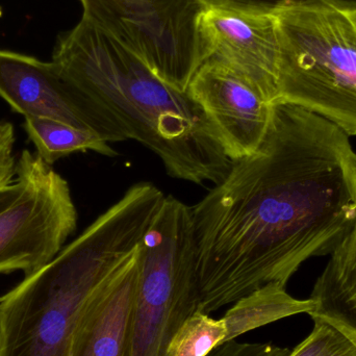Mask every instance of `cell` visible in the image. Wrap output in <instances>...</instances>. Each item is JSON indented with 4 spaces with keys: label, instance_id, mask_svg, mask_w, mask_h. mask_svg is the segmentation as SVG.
I'll list each match as a JSON object with an SVG mask.
<instances>
[{
    "label": "cell",
    "instance_id": "cell-14",
    "mask_svg": "<svg viewBox=\"0 0 356 356\" xmlns=\"http://www.w3.org/2000/svg\"><path fill=\"white\" fill-rule=\"evenodd\" d=\"M24 119V131L35 145L37 154L47 164L52 165L74 152H94L110 158L118 156L111 143L93 131L51 119Z\"/></svg>",
    "mask_w": 356,
    "mask_h": 356
},
{
    "label": "cell",
    "instance_id": "cell-12",
    "mask_svg": "<svg viewBox=\"0 0 356 356\" xmlns=\"http://www.w3.org/2000/svg\"><path fill=\"white\" fill-rule=\"evenodd\" d=\"M330 255L309 297L315 302L309 316L327 320L356 342V222Z\"/></svg>",
    "mask_w": 356,
    "mask_h": 356
},
{
    "label": "cell",
    "instance_id": "cell-3",
    "mask_svg": "<svg viewBox=\"0 0 356 356\" xmlns=\"http://www.w3.org/2000/svg\"><path fill=\"white\" fill-rule=\"evenodd\" d=\"M166 195L138 182L47 265L0 297V356H69L88 299L129 263Z\"/></svg>",
    "mask_w": 356,
    "mask_h": 356
},
{
    "label": "cell",
    "instance_id": "cell-2",
    "mask_svg": "<svg viewBox=\"0 0 356 356\" xmlns=\"http://www.w3.org/2000/svg\"><path fill=\"white\" fill-rule=\"evenodd\" d=\"M52 62L118 125L152 150L169 177L219 184L232 162L188 92L159 79L137 56L86 19L58 35Z\"/></svg>",
    "mask_w": 356,
    "mask_h": 356
},
{
    "label": "cell",
    "instance_id": "cell-15",
    "mask_svg": "<svg viewBox=\"0 0 356 356\" xmlns=\"http://www.w3.org/2000/svg\"><path fill=\"white\" fill-rule=\"evenodd\" d=\"M227 327L223 319L197 312L178 328L165 351V356H207L223 344Z\"/></svg>",
    "mask_w": 356,
    "mask_h": 356
},
{
    "label": "cell",
    "instance_id": "cell-16",
    "mask_svg": "<svg viewBox=\"0 0 356 356\" xmlns=\"http://www.w3.org/2000/svg\"><path fill=\"white\" fill-rule=\"evenodd\" d=\"M311 334L289 356H356V342L327 320L313 317Z\"/></svg>",
    "mask_w": 356,
    "mask_h": 356
},
{
    "label": "cell",
    "instance_id": "cell-18",
    "mask_svg": "<svg viewBox=\"0 0 356 356\" xmlns=\"http://www.w3.org/2000/svg\"><path fill=\"white\" fill-rule=\"evenodd\" d=\"M15 143L16 135L12 123L0 121V188L10 184L16 175Z\"/></svg>",
    "mask_w": 356,
    "mask_h": 356
},
{
    "label": "cell",
    "instance_id": "cell-4",
    "mask_svg": "<svg viewBox=\"0 0 356 356\" xmlns=\"http://www.w3.org/2000/svg\"><path fill=\"white\" fill-rule=\"evenodd\" d=\"M273 13L277 102L311 111L356 137V4L289 0Z\"/></svg>",
    "mask_w": 356,
    "mask_h": 356
},
{
    "label": "cell",
    "instance_id": "cell-19",
    "mask_svg": "<svg viewBox=\"0 0 356 356\" xmlns=\"http://www.w3.org/2000/svg\"><path fill=\"white\" fill-rule=\"evenodd\" d=\"M205 8H223L243 12L271 13L289 0H198ZM356 4V0H344Z\"/></svg>",
    "mask_w": 356,
    "mask_h": 356
},
{
    "label": "cell",
    "instance_id": "cell-17",
    "mask_svg": "<svg viewBox=\"0 0 356 356\" xmlns=\"http://www.w3.org/2000/svg\"><path fill=\"white\" fill-rule=\"evenodd\" d=\"M290 353V349L270 343H240L232 340L216 347L207 356H289Z\"/></svg>",
    "mask_w": 356,
    "mask_h": 356
},
{
    "label": "cell",
    "instance_id": "cell-13",
    "mask_svg": "<svg viewBox=\"0 0 356 356\" xmlns=\"http://www.w3.org/2000/svg\"><path fill=\"white\" fill-rule=\"evenodd\" d=\"M314 309L315 302L311 298L299 300L291 296L282 284H266L234 302L226 312L222 318L227 327L224 343L291 316L309 315Z\"/></svg>",
    "mask_w": 356,
    "mask_h": 356
},
{
    "label": "cell",
    "instance_id": "cell-9",
    "mask_svg": "<svg viewBox=\"0 0 356 356\" xmlns=\"http://www.w3.org/2000/svg\"><path fill=\"white\" fill-rule=\"evenodd\" d=\"M186 92L204 113L232 162L257 152L267 135L275 104L215 58L197 69Z\"/></svg>",
    "mask_w": 356,
    "mask_h": 356
},
{
    "label": "cell",
    "instance_id": "cell-11",
    "mask_svg": "<svg viewBox=\"0 0 356 356\" xmlns=\"http://www.w3.org/2000/svg\"><path fill=\"white\" fill-rule=\"evenodd\" d=\"M138 280L137 251L83 305L69 356H131Z\"/></svg>",
    "mask_w": 356,
    "mask_h": 356
},
{
    "label": "cell",
    "instance_id": "cell-8",
    "mask_svg": "<svg viewBox=\"0 0 356 356\" xmlns=\"http://www.w3.org/2000/svg\"><path fill=\"white\" fill-rule=\"evenodd\" d=\"M0 97L24 118H46L93 131L108 143L127 141L118 125L54 62L0 49Z\"/></svg>",
    "mask_w": 356,
    "mask_h": 356
},
{
    "label": "cell",
    "instance_id": "cell-10",
    "mask_svg": "<svg viewBox=\"0 0 356 356\" xmlns=\"http://www.w3.org/2000/svg\"><path fill=\"white\" fill-rule=\"evenodd\" d=\"M198 27L209 58L236 71L268 102H277L280 43L273 12L205 8Z\"/></svg>",
    "mask_w": 356,
    "mask_h": 356
},
{
    "label": "cell",
    "instance_id": "cell-7",
    "mask_svg": "<svg viewBox=\"0 0 356 356\" xmlns=\"http://www.w3.org/2000/svg\"><path fill=\"white\" fill-rule=\"evenodd\" d=\"M81 18L137 56L159 79L186 92L209 58L198 0H79Z\"/></svg>",
    "mask_w": 356,
    "mask_h": 356
},
{
    "label": "cell",
    "instance_id": "cell-1",
    "mask_svg": "<svg viewBox=\"0 0 356 356\" xmlns=\"http://www.w3.org/2000/svg\"><path fill=\"white\" fill-rule=\"evenodd\" d=\"M192 209L205 314L269 284L286 286L356 222V152L319 115L278 102L257 152Z\"/></svg>",
    "mask_w": 356,
    "mask_h": 356
},
{
    "label": "cell",
    "instance_id": "cell-6",
    "mask_svg": "<svg viewBox=\"0 0 356 356\" xmlns=\"http://www.w3.org/2000/svg\"><path fill=\"white\" fill-rule=\"evenodd\" d=\"M77 226L68 181L25 149L16 175L0 188V274L31 275L64 248Z\"/></svg>",
    "mask_w": 356,
    "mask_h": 356
},
{
    "label": "cell",
    "instance_id": "cell-5",
    "mask_svg": "<svg viewBox=\"0 0 356 356\" xmlns=\"http://www.w3.org/2000/svg\"><path fill=\"white\" fill-rule=\"evenodd\" d=\"M131 356H165L186 319L202 311L192 209L165 197L138 249Z\"/></svg>",
    "mask_w": 356,
    "mask_h": 356
}]
</instances>
